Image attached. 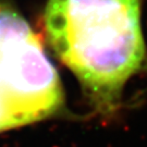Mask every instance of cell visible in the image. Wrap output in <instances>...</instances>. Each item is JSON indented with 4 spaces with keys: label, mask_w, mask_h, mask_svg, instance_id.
Returning <instances> with one entry per match:
<instances>
[{
    "label": "cell",
    "mask_w": 147,
    "mask_h": 147,
    "mask_svg": "<svg viewBox=\"0 0 147 147\" xmlns=\"http://www.w3.org/2000/svg\"><path fill=\"white\" fill-rule=\"evenodd\" d=\"M143 0H47L44 31L94 110L111 117L133 78L147 73Z\"/></svg>",
    "instance_id": "cell-1"
},
{
    "label": "cell",
    "mask_w": 147,
    "mask_h": 147,
    "mask_svg": "<svg viewBox=\"0 0 147 147\" xmlns=\"http://www.w3.org/2000/svg\"><path fill=\"white\" fill-rule=\"evenodd\" d=\"M63 106L62 83L40 38L0 0V133L51 118Z\"/></svg>",
    "instance_id": "cell-2"
}]
</instances>
